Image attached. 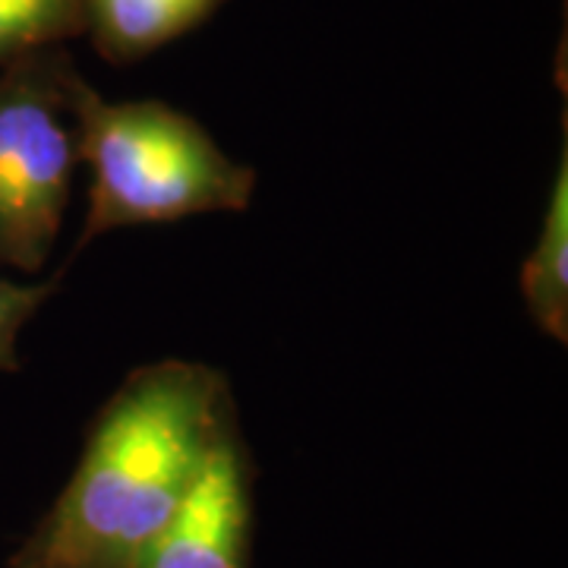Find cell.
<instances>
[{
	"label": "cell",
	"mask_w": 568,
	"mask_h": 568,
	"mask_svg": "<svg viewBox=\"0 0 568 568\" xmlns=\"http://www.w3.org/2000/svg\"><path fill=\"white\" fill-rule=\"evenodd\" d=\"M250 530L246 467L234 424L219 436L183 506L136 568H244Z\"/></svg>",
	"instance_id": "cell-4"
},
{
	"label": "cell",
	"mask_w": 568,
	"mask_h": 568,
	"mask_svg": "<svg viewBox=\"0 0 568 568\" xmlns=\"http://www.w3.org/2000/svg\"><path fill=\"white\" fill-rule=\"evenodd\" d=\"M231 424L219 369L162 361L130 373L20 568H136Z\"/></svg>",
	"instance_id": "cell-1"
},
{
	"label": "cell",
	"mask_w": 568,
	"mask_h": 568,
	"mask_svg": "<svg viewBox=\"0 0 568 568\" xmlns=\"http://www.w3.org/2000/svg\"><path fill=\"white\" fill-rule=\"evenodd\" d=\"M521 297L534 325L552 342H568V155L562 145L559 171L549 186L540 237L521 265Z\"/></svg>",
	"instance_id": "cell-6"
},
{
	"label": "cell",
	"mask_w": 568,
	"mask_h": 568,
	"mask_svg": "<svg viewBox=\"0 0 568 568\" xmlns=\"http://www.w3.org/2000/svg\"><path fill=\"white\" fill-rule=\"evenodd\" d=\"M61 278L39 284H20L0 278V369H20V332L41 310V304L58 291Z\"/></svg>",
	"instance_id": "cell-8"
},
{
	"label": "cell",
	"mask_w": 568,
	"mask_h": 568,
	"mask_svg": "<svg viewBox=\"0 0 568 568\" xmlns=\"http://www.w3.org/2000/svg\"><path fill=\"white\" fill-rule=\"evenodd\" d=\"M85 36V0H0V67Z\"/></svg>",
	"instance_id": "cell-7"
},
{
	"label": "cell",
	"mask_w": 568,
	"mask_h": 568,
	"mask_svg": "<svg viewBox=\"0 0 568 568\" xmlns=\"http://www.w3.org/2000/svg\"><path fill=\"white\" fill-rule=\"evenodd\" d=\"M70 118L89 168L80 246L114 227L241 212L256 193V171L224 155L203 123L171 104L108 102L80 73Z\"/></svg>",
	"instance_id": "cell-2"
},
{
	"label": "cell",
	"mask_w": 568,
	"mask_h": 568,
	"mask_svg": "<svg viewBox=\"0 0 568 568\" xmlns=\"http://www.w3.org/2000/svg\"><path fill=\"white\" fill-rule=\"evenodd\" d=\"M224 0H85V36L114 67H126L205 22Z\"/></svg>",
	"instance_id": "cell-5"
},
{
	"label": "cell",
	"mask_w": 568,
	"mask_h": 568,
	"mask_svg": "<svg viewBox=\"0 0 568 568\" xmlns=\"http://www.w3.org/2000/svg\"><path fill=\"white\" fill-rule=\"evenodd\" d=\"M80 77L63 48L0 67V265L39 272L61 234L80 162L70 89Z\"/></svg>",
	"instance_id": "cell-3"
}]
</instances>
